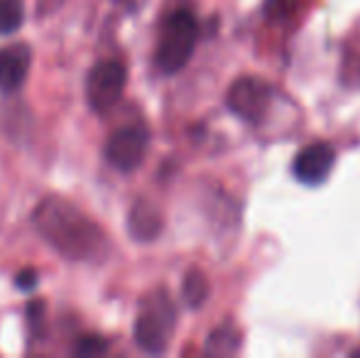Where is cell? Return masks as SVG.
Wrapping results in <instances>:
<instances>
[{
    "instance_id": "1",
    "label": "cell",
    "mask_w": 360,
    "mask_h": 358,
    "mask_svg": "<svg viewBox=\"0 0 360 358\" xmlns=\"http://www.w3.org/2000/svg\"><path fill=\"white\" fill-rule=\"evenodd\" d=\"M32 226L59 255L74 263L101 260L108 250L103 229L62 196H44L32 211Z\"/></svg>"
},
{
    "instance_id": "2",
    "label": "cell",
    "mask_w": 360,
    "mask_h": 358,
    "mask_svg": "<svg viewBox=\"0 0 360 358\" xmlns=\"http://www.w3.org/2000/svg\"><path fill=\"white\" fill-rule=\"evenodd\" d=\"M199 39V23L189 10H176L162 25L160 47H157V67L165 74H176L186 67Z\"/></svg>"
},
{
    "instance_id": "3",
    "label": "cell",
    "mask_w": 360,
    "mask_h": 358,
    "mask_svg": "<svg viewBox=\"0 0 360 358\" xmlns=\"http://www.w3.org/2000/svg\"><path fill=\"white\" fill-rule=\"evenodd\" d=\"M174 319L176 309L165 290H157L155 295L145 297L143 309L133 326L135 344L147 354H165L172 331H174Z\"/></svg>"
},
{
    "instance_id": "4",
    "label": "cell",
    "mask_w": 360,
    "mask_h": 358,
    "mask_svg": "<svg viewBox=\"0 0 360 358\" xmlns=\"http://www.w3.org/2000/svg\"><path fill=\"white\" fill-rule=\"evenodd\" d=\"M128 84V67L120 59H105L94 64L86 77V103L96 113H108L120 101Z\"/></svg>"
},
{
    "instance_id": "5",
    "label": "cell",
    "mask_w": 360,
    "mask_h": 358,
    "mask_svg": "<svg viewBox=\"0 0 360 358\" xmlns=\"http://www.w3.org/2000/svg\"><path fill=\"white\" fill-rule=\"evenodd\" d=\"M147 145H150V133L145 125H125L108 138L103 155L110 167L120 170V172H133L143 165Z\"/></svg>"
},
{
    "instance_id": "6",
    "label": "cell",
    "mask_w": 360,
    "mask_h": 358,
    "mask_svg": "<svg viewBox=\"0 0 360 358\" xmlns=\"http://www.w3.org/2000/svg\"><path fill=\"white\" fill-rule=\"evenodd\" d=\"M270 87L257 77H243L238 82H233V87L226 94V103L238 118H243L245 123L257 125L262 123V118L267 115L270 108Z\"/></svg>"
},
{
    "instance_id": "7",
    "label": "cell",
    "mask_w": 360,
    "mask_h": 358,
    "mask_svg": "<svg viewBox=\"0 0 360 358\" xmlns=\"http://www.w3.org/2000/svg\"><path fill=\"white\" fill-rule=\"evenodd\" d=\"M333 162H336V150L328 143H314L304 148L294 158V177L302 184H321L331 174Z\"/></svg>"
},
{
    "instance_id": "8",
    "label": "cell",
    "mask_w": 360,
    "mask_h": 358,
    "mask_svg": "<svg viewBox=\"0 0 360 358\" xmlns=\"http://www.w3.org/2000/svg\"><path fill=\"white\" fill-rule=\"evenodd\" d=\"M32 64V49L25 42H15L0 49V94H15L22 89Z\"/></svg>"
},
{
    "instance_id": "9",
    "label": "cell",
    "mask_w": 360,
    "mask_h": 358,
    "mask_svg": "<svg viewBox=\"0 0 360 358\" xmlns=\"http://www.w3.org/2000/svg\"><path fill=\"white\" fill-rule=\"evenodd\" d=\"M128 231L135 241L150 243V241L157 238V234L162 231V214L150 204V201H145V199L135 201L133 211H130V216H128Z\"/></svg>"
},
{
    "instance_id": "10",
    "label": "cell",
    "mask_w": 360,
    "mask_h": 358,
    "mask_svg": "<svg viewBox=\"0 0 360 358\" xmlns=\"http://www.w3.org/2000/svg\"><path fill=\"white\" fill-rule=\"evenodd\" d=\"M238 346H240V334L236 331V326L223 324L216 331H211L209 341H206V354L228 356V354H236Z\"/></svg>"
},
{
    "instance_id": "11",
    "label": "cell",
    "mask_w": 360,
    "mask_h": 358,
    "mask_svg": "<svg viewBox=\"0 0 360 358\" xmlns=\"http://www.w3.org/2000/svg\"><path fill=\"white\" fill-rule=\"evenodd\" d=\"M181 295H184V302L191 307V309H199L201 305L209 297V280L201 270H189L184 277V285H181Z\"/></svg>"
},
{
    "instance_id": "12",
    "label": "cell",
    "mask_w": 360,
    "mask_h": 358,
    "mask_svg": "<svg viewBox=\"0 0 360 358\" xmlns=\"http://www.w3.org/2000/svg\"><path fill=\"white\" fill-rule=\"evenodd\" d=\"M22 0H0V34H10L22 25Z\"/></svg>"
},
{
    "instance_id": "13",
    "label": "cell",
    "mask_w": 360,
    "mask_h": 358,
    "mask_svg": "<svg viewBox=\"0 0 360 358\" xmlns=\"http://www.w3.org/2000/svg\"><path fill=\"white\" fill-rule=\"evenodd\" d=\"M108 339L105 336H98V334H86L81 336L79 341L74 344L72 354L74 356H84V358H91V356H101L108 351Z\"/></svg>"
},
{
    "instance_id": "14",
    "label": "cell",
    "mask_w": 360,
    "mask_h": 358,
    "mask_svg": "<svg viewBox=\"0 0 360 358\" xmlns=\"http://www.w3.org/2000/svg\"><path fill=\"white\" fill-rule=\"evenodd\" d=\"M15 285H18L20 290H32V287L37 285V270L25 268L22 272H18V277H15Z\"/></svg>"
},
{
    "instance_id": "15",
    "label": "cell",
    "mask_w": 360,
    "mask_h": 358,
    "mask_svg": "<svg viewBox=\"0 0 360 358\" xmlns=\"http://www.w3.org/2000/svg\"><path fill=\"white\" fill-rule=\"evenodd\" d=\"M297 0H270L267 3V13L270 18H285L287 15V5H294Z\"/></svg>"
}]
</instances>
